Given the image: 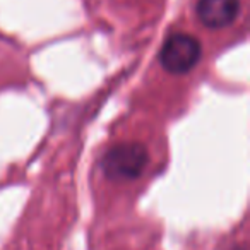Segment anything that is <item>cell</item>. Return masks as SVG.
<instances>
[{
  "label": "cell",
  "instance_id": "3957f363",
  "mask_svg": "<svg viewBox=\"0 0 250 250\" xmlns=\"http://www.w3.org/2000/svg\"><path fill=\"white\" fill-rule=\"evenodd\" d=\"M240 12V0H199L197 16L204 26L221 29L229 26Z\"/></svg>",
  "mask_w": 250,
  "mask_h": 250
},
{
  "label": "cell",
  "instance_id": "6da1fadb",
  "mask_svg": "<svg viewBox=\"0 0 250 250\" xmlns=\"http://www.w3.org/2000/svg\"><path fill=\"white\" fill-rule=\"evenodd\" d=\"M147 165V151L143 144L125 143L111 147L104 154L101 167L111 182H129L137 178Z\"/></svg>",
  "mask_w": 250,
  "mask_h": 250
},
{
  "label": "cell",
  "instance_id": "7a4b0ae2",
  "mask_svg": "<svg viewBox=\"0 0 250 250\" xmlns=\"http://www.w3.org/2000/svg\"><path fill=\"white\" fill-rule=\"evenodd\" d=\"M201 59V43L190 35L177 33L165 42L160 52V62L170 74H185Z\"/></svg>",
  "mask_w": 250,
  "mask_h": 250
}]
</instances>
